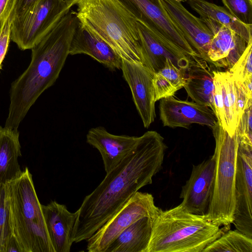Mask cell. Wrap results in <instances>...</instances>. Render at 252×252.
I'll return each mask as SVG.
<instances>
[{"label":"cell","mask_w":252,"mask_h":252,"mask_svg":"<svg viewBox=\"0 0 252 252\" xmlns=\"http://www.w3.org/2000/svg\"><path fill=\"white\" fill-rule=\"evenodd\" d=\"M167 148L156 131L139 136L130 153L84 199L77 210L73 243L87 241L141 188L152 183Z\"/></svg>","instance_id":"cell-1"},{"label":"cell","mask_w":252,"mask_h":252,"mask_svg":"<svg viewBox=\"0 0 252 252\" xmlns=\"http://www.w3.org/2000/svg\"><path fill=\"white\" fill-rule=\"evenodd\" d=\"M79 22L76 14L68 12L31 49L28 67L11 83L4 127L18 129L37 99L56 82L69 55Z\"/></svg>","instance_id":"cell-2"},{"label":"cell","mask_w":252,"mask_h":252,"mask_svg":"<svg viewBox=\"0 0 252 252\" xmlns=\"http://www.w3.org/2000/svg\"><path fill=\"white\" fill-rule=\"evenodd\" d=\"M187 212L180 204L161 209L153 219L147 252H203L205 248L230 228Z\"/></svg>","instance_id":"cell-3"},{"label":"cell","mask_w":252,"mask_h":252,"mask_svg":"<svg viewBox=\"0 0 252 252\" xmlns=\"http://www.w3.org/2000/svg\"><path fill=\"white\" fill-rule=\"evenodd\" d=\"M76 4L80 23L123 60L143 64L137 20L117 0H80Z\"/></svg>","instance_id":"cell-4"},{"label":"cell","mask_w":252,"mask_h":252,"mask_svg":"<svg viewBox=\"0 0 252 252\" xmlns=\"http://www.w3.org/2000/svg\"><path fill=\"white\" fill-rule=\"evenodd\" d=\"M12 226L23 252H55L28 167L7 183Z\"/></svg>","instance_id":"cell-5"},{"label":"cell","mask_w":252,"mask_h":252,"mask_svg":"<svg viewBox=\"0 0 252 252\" xmlns=\"http://www.w3.org/2000/svg\"><path fill=\"white\" fill-rule=\"evenodd\" d=\"M215 140L213 192L204 219L220 226L230 225L235 212V182L239 145L237 130L230 135L218 122L212 128Z\"/></svg>","instance_id":"cell-6"},{"label":"cell","mask_w":252,"mask_h":252,"mask_svg":"<svg viewBox=\"0 0 252 252\" xmlns=\"http://www.w3.org/2000/svg\"><path fill=\"white\" fill-rule=\"evenodd\" d=\"M70 8L61 0H40L31 10L13 19L10 40L21 50L31 49Z\"/></svg>","instance_id":"cell-7"},{"label":"cell","mask_w":252,"mask_h":252,"mask_svg":"<svg viewBox=\"0 0 252 252\" xmlns=\"http://www.w3.org/2000/svg\"><path fill=\"white\" fill-rule=\"evenodd\" d=\"M160 208L155 204L153 195L136 192L127 202L87 240L89 252H106L111 243L121 233L137 220L154 218Z\"/></svg>","instance_id":"cell-8"},{"label":"cell","mask_w":252,"mask_h":252,"mask_svg":"<svg viewBox=\"0 0 252 252\" xmlns=\"http://www.w3.org/2000/svg\"><path fill=\"white\" fill-rule=\"evenodd\" d=\"M213 73L214 112L218 122L231 136L237 130L252 94L229 71H213Z\"/></svg>","instance_id":"cell-9"},{"label":"cell","mask_w":252,"mask_h":252,"mask_svg":"<svg viewBox=\"0 0 252 252\" xmlns=\"http://www.w3.org/2000/svg\"><path fill=\"white\" fill-rule=\"evenodd\" d=\"M252 146L239 142L235 182L233 223L252 238Z\"/></svg>","instance_id":"cell-10"},{"label":"cell","mask_w":252,"mask_h":252,"mask_svg":"<svg viewBox=\"0 0 252 252\" xmlns=\"http://www.w3.org/2000/svg\"><path fill=\"white\" fill-rule=\"evenodd\" d=\"M143 64L154 73L164 65L167 59L186 72L190 67L202 65L204 60L197 62L180 48L157 35L145 25L137 21Z\"/></svg>","instance_id":"cell-11"},{"label":"cell","mask_w":252,"mask_h":252,"mask_svg":"<svg viewBox=\"0 0 252 252\" xmlns=\"http://www.w3.org/2000/svg\"><path fill=\"white\" fill-rule=\"evenodd\" d=\"M215 161L212 156L197 165H193L189 178L182 187L181 204L189 213L206 214L213 192Z\"/></svg>","instance_id":"cell-12"},{"label":"cell","mask_w":252,"mask_h":252,"mask_svg":"<svg viewBox=\"0 0 252 252\" xmlns=\"http://www.w3.org/2000/svg\"><path fill=\"white\" fill-rule=\"evenodd\" d=\"M121 69L144 126L148 128L156 116L153 83L155 73L142 63L123 59Z\"/></svg>","instance_id":"cell-13"},{"label":"cell","mask_w":252,"mask_h":252,"mask_svg":"<svg viewBox=\"0 0 252 252\" xmlns=\"http://www.w3.org/2000/svg\"><path fill=\"white\" fill-rule=\"evenodd\" d=\"M160 100L159 115L163 126L188 127L192 124H197L212 128L218 122L215 113L209 107L173 96Z\"/></svg>","instance_id":"cell-14"},{"label":"cell","mask_w":252,"mask_h":252,"mask_svg":"<svg viewBox=\"0 0 252 252\" xmlns=\"http://www.w3.org/2000/svg\"><path fill=\"white\" fill-rule=\"evenodd\" d=\"M174 23L181 31L191 48L201 59L208 63L207 53L213 33L200 18L190 13L177 0H160Z\"/></svg>","instance_id":"cell-15"},{"label":"cell","mask_w":252,"mask_h":252,"mask_svg":"<svg viewBox=\"0 0 252 252\" xmlns=\"http://www.w3.org/2000/svg\"><path fill=\"white\" fill-rule=\"evenodd\" d=\"M139 137L111 134L102 126L91 128L86 135L87 143L100 154L106 173L117 166L136 146Z\"/></svg>","instance_id":"cell-16"},{"label":"cell","mask_w":252,"mask_h":252,"mask_svg":"<svg viewBox=\"0 0 252 252\" xmlns=\"http://www.w3.org/2000/svg\"><path fill=\"white\" fill-rule=\"evenodd\" d=\"M41 208L48 234L55 252H69L72 244L77 211H69L66 206L51 201Z\"/></svg>","instance_id":"cell-17"},{"label":"cell","mask_w":252,"mask_h":252,"mask_svg":"<svg viewBox=\"0 0 252 252\" xmlns=\"http://www.w3.org/2000/svg\"><path fill=\"white\" fill-rule=\"evenodd\" d=\"M86 54L111 70L121 69L122 59L101 37L79 22L72 38L69 55Z\"/></svg>","instance_id":"cell-18"},{"label":"cell","mask_w":252,"mask_h":252,"mask_svg":"<svg viewBox=\"0 0 252 252\" xmlns=\"http://www.w3.org/2000/svg\"><path fill=\"white\" fill-rule=\"evenodd\" d=\"M137 21L166 38L174 36L178 28L160 0H117Z\"/></svg>","instance_id":"cell-19"},{"label":"cell","mask_w":252,"mask_h":252,"mask_svg":"<svg viewBox=\"0 0 252 252\" xmlns=\"http://www.w3.org/2000/svg\"><path fill=\"white\" fill-rule=\"evenodd\" d=\"M211 32L214 35L207 53L208 63L229 69L241 56L248 42L232 30L221 25Z\"/></svg>","instance_id":"cell-20"},{"label":"cell","mask_w":252,"mask_h":252,"mask_svg":"<svg viewBox=\"0 0 252 252\" xmlns=\"http://www.w3.org/2000/svg\"><path fill=\"white\" fill-rule=\"evenodd\" d=\"M18 129L0 126V184H6L22 174L18 158L21 156Z\"/></svg>","instance_id":"cell-21"},{"label":"cell","mask_w":252,"mask_h":252,"mask_svg":"<svg viewBox=\"0 0 252 252\" xmlns=\"http://www.w3.org/2000/svg\"><path fill=\"white\" fill-rule=\"evenodd\" d=\"M153 219L144 217L135 221L119 235L106 252H147Z\"/></svg>","instance_id":"cell-22"},{"label":"cell","mask_w":252,"mask_h":252,"mask_svg":"<svg viewBox=\"0 0 252 252\" xmlns=\"http://www.w3.org/2000/svg\"><path fill=\"white\" fill-rule=\"evenodd\" d=\"M191 8L203 21H210L234 31L247 42L252 38V25L242 23L224 7L206 0H188Z\"/></svg>","instance_id":"cell-23"},{"label":"cell","mask_w":252,"mask_h":252,"mask_svg":"<svg viewBox=\"0 0 252 252\" xmlns=\"http://www.w3.org/2000/svg\"><path fill=\"white\" fill-rule=\"evenodd\" d=\"M207 65L206 62L190 67L185 74L184 88L193 101L209 107L214 112L213 73Z\"/></svg>","instance_id":"cell-24"},{"label":"cell","mask_w":252,"mask_h":252,"mask_svg":"<svg viewBox=\"0 0 252 252\" xmlns=\"http://www.w3.org/2000/svg\"><path fill=\"white\" fill-rule=\"evenodd\" d=\"M186 72L178 68L167 59L164 66L156 73L153 78L155 101L173 96L184 87Z\"/></svg>","instance_id":"cell-25"},{"label":"cell","mask_w":252,"mask_h":252,"mask_svg":"<svg viewBox=\"0 0 252 252\" xmlns=\"http://www.w3.org/2000/svg\"><path fill=\"white\" fill-rule=\"evenodd\" d=\"M203 252H252V238L237 230L229 229L206 247Z\"/></svg>","instance_id":"cell-26"},{"label":"cell","mask_w":252,"mask_h":252,"mask_svg":"<svg viewBox=\"0 0 252 252\" xmlns=\"http://www.w3.org/2000/svg\"><path fill=\"white\" fill-rule=\"evenodd\" d=\"M14 235L7 183L0 184V252H6L8 243Z\"/></svg>","instance_id":"cell-27"},{"label":"cell","mask_w":252,"mask_h":252,"mask_svg":"<svg viewBox=\"0 0 252 252\" xmlns=\"http://www.w3.org/2000/svg\"><path fill=\"white\" fill-rule=\"evenodd\" d=\"M252 38L248 42L241 56L228 70L236 80L243 82L252 77Z\"/></svg>","instance_id":"cell-28"},{"label":"cell","mask_w":252,"mask_h":252,"mask_svg":"<svg viewBox=\"0 0 252 252\" xmlns=\"http://www.w3.org/2000/svg\"><path fill=\"white\" fill-rule=\"evenodd\" d=\"M224 6L238 20L252 25V0H221Z\"/></svg>","instance_id":"cell-29"},{"label":"cell","mask_w":252,"mask_h":252,"mask_svg":"<svg viewBox=\"0 0 252 252\" xmlns=\"http://www.w3.org/2000/svg\"><path fill=\"white\" fill-rule=\"evenodd\" d=\"M252 99L245 109L237 128L239 142L252 146Z\"/></svg>","instance_id":"cell-30"},{"label":"cell","mask_w":252,"mask_h":252,"mask_svg":"<svg viewBox=\"0 0 252 252\" xmlns=\"http://www.w3.org/2000/svg\"><path fill=\"white\" fill-rule=\"evenodd\" d=\"M13 19L10 18L8 19L0 32V69L10 41L11 25Z\"/></svg>","instance_id":"cell-31"},{"label":"cell","mask_w":252,"mask_h":252,"mask_svg":"<svg viewBox=\"0 0 252 252\" xmlns=\"http://www.w3.org/2000/svg\"><path fill=\"white\" fill-rule=\"evenodd\" d=\"M17 1L18 0H0V32L8 19L14 18Z\"/></svg>","instance_id":"cell-32"},{"label":"cell","mask_w":252,"mask_h":252,"mask_svg":"<svg viewBox=\"0 0 252 252\" xmlns=\"http://www.w3.org/2000/svg\"><path fill=\"white\" fill-rule=\"evenodd\" d=\"M40 0H18L15 11L14 18L21 17L31 10Z\"/></svg>","instance_id":"cell-33"},{"label":"cell","mask_w":252,"mask_h":252,"mask_svg":"<svg viewBox=\"0 0 252 252\" xmlns=\"http://www.w3.org/2000/svg\"><path fill=\"white\" fill-rule=\"evenodd\" d=\"M67 5L71 7L77 3L80 0H61Z\"/></svg>","instance_id":"cell-34"},{"label":"cell","mask_w":252,"mask_h":252,"mask_svg":"<svg viewBox=\"0 0 252 252\" xmlns=\"http://www.w3.org/2000/svg\"><path fill=\"white\" fill-rule=\"evenodd\" d=\"M177 0L182 2H185V1H186L187 0Z\"/></svg>","instance_id":"cell-35"}]
</instances>
